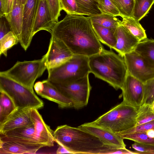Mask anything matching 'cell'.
Masks as SVG:
<instances>
[{
    "instance_id": "18",
    "label": "cell",
    "mask_w": 154,
    "mask_h": 154,
    "mask_svg": "<svg viewBox=\"0 0 154 154\" xmlns=\"http://www.w3.org/2000/svg\"><path fill=\"white\" fill-rule=\"evenodd\" d=\"M46 146L42 144L17 141H0V154H35Z\"/></svg>"
},
{
    "instance_id": "30",
    "label": "cell",
    "mask_w": 154,
    "mask_h": 154,
    "mask_svg": "<svg viewBox=\"0 0 154 154\" xmlns=\"http://www.w3.org/2000/svg\"><path fill=\"white\" fill-rule=\"evenodd\" d=\"M19 41L12 31H10L0 39V55L5 57L7 56V51L14 45L17 44Z\"/></svg>"
},
{
    "instance_id": "8",
    "label": "cell",
    "mask_w": 154,
    "mask_h": 154,
    "mask_svg": "<svg viewBox=\"0 0 154 154\" xmlns=\"http://www.w3.org/2000/svg\"><path fill=\"white\" fill-rule=\"evenodd\" d=\"M89 75L72 81H50L52 84L65 96L71 100L74 108H82L88 104L91 87Z\"/></svg>"
},
{
    "instance_id": "3",
    "label": "cell",
    "mask_w": 154,
    "mask_h": 154,
    "mask_svg": "<svg viewBox=\"0 0 154 154\" xmlns=\"http://www.w3.org/2000/svg\"><path fill=\"white\" fill-rule=\"evenodd\" d=\"M90 72L116 90L121 89L128 71L123 57L104 49L89 57Z\"/></svg>"
},
{
    "instance_id": "38",
    "label": "cell",
    "mask_w": 154,
    "mask_h": 154,
    "mask_svg": "<svg viewBox=\"0 0 154 154\" xmlns=\"http://www.w3.org/2000/svg\"><path fill=\"white\" fill-rule=\"evenodd\" d=\"M136 154H154V145L145 144L135 142L132 145Z\"/></svg>"
},
{
    "instance_id": "13",
    "label": "cell",
    "mask_w": 154,
    "mask_h": 154,
    "mask_svg": "<svg viewBox=\"0 0 154 154\" xmlns=\"http://www.w3.org/2000/svg\"><path fill=\"white\" fill-rule=\"evenodd\" d=\"M38 110L32 109L31 113L32 121L35 126V140L46 146H53L55 142L54 131L44 122Z\"/></svg>"
},
{
    "instance_id": "7",
    "label": "cell",
    "mask_w": 154,
    "mask_h": 154,
    "mask_svg": "<svg viewBox=\"0 0 154 154\" xmlns=\"http://www.w3.org/2000/svg\"><path fill=\"white\" fill-rule=\"evenodd\" d=\"M89 57L74 54L67 62L48 71L50 81H72L89 75Z\"/></svg>"
},
{
    "instance_id": "31",
    "label": "cell",
    "mask_w": 154,
    "mask_h": 154,
    "mask_svg": "<svg viewBox=\"0 0 154 154\" xmlns=\"http://www.w3.org/2000/svg\"><path fill=\"white\" fill-rule=\"evenodd\" d=\"M122 16L132 17L134 0H111Z\"/></svg>"
},
{
    "instance_id": "39",
    "label": "cell",
    "mask_w": 154,
    "mask_h": 154,
    "mask_svg": "<svg viewBox=\"0 0 154 154\" xmlns=\"http://www.w3.org/2000/svg\"><path fill=\"white\" fill-rule=\"evenodd\" d=\"M15 0H0V17H4L12 10Z\"/></svg>"
},
{
    "instance_id": "28",
    "label": "cell",
    "mask_w": 154,
    "mask_h": 154,
    "mask_svg": "<svg viewBox=\"0 0 154 154\" xmlns=\"http://www.w3.org/2000/svg\"><path fill=\"white\" fill-rule=\"evenodd\" d=\"M154 0H134L132 17L140 21L148 13Z\"/></svg>"
},
{
    "instance_id": "16",
    "label": "cell",
    "mask_w": 154,
    "mask_h": 154,
    "mask_svg": "<svg viewBox=\"0 0 154 154\" xmlns=\"http://www.w3.org/2000/svg\"><path fill=\"white\" fill-rule=\"evenodd\" d=\"M57 23L53 19L46 0H41L34 21L32 35L42 30L51 34Z\"/></svg>"
},
{
    "instance_id": "17",
    "label": "cell",
    "mask_w": 154,
    "mask_h": 154,
    "mask_svg": "<svg viewBox=\"0 0 154 154\" xmlns=\"http://www.w3.org/2000/svg\"><path fill=\"white\" fill-rule=\"evenodd\" d=\"M116 43L113 49L123 57L134 50L140 42L121 25L116 28Z\"/></svg>"
},
{
    "instance_id": "2",
    "label": "cell",
    "mask_w": 154,
    "mask_h": 154,
    "mask_svg": "<svg viewBox=\"0 0 154 154\" xmlns=\"http://www.w3.org/2000/svg\"><path fill=\"white\" fill-rule=\"evenodd\" d=\"M53 136L54 141L71 154H107L111 149L117 148L105 144L78 127L66 125L58 126L53 132Z\"/></svg>"
},
{
    "instance_id": "42",
    "label": "cell",
    "mask_w": 154,
    "mask_h": 154,
    "mask_svg": "<svg viewBox=\"0 0 154 154\" xmlns=\"http://www.w3.org/2000/svg\"><path fill=\"white\" fill-rule=\"evenodd\" d=\"M71 153L70 152L66 149L63 146L59 145V146L56 152L57 154L62 153Z\"/></svg>"
},
{
    "instance_id": "19",
    "label": "cell",
    "mask_w": 154,
    "mask_h": 154,
    "mask_svg": "<svg viewBox=\"0 0 154 154\" xmlns=\"http://www.w3.org/2000/svg\"><path fill=\"white\" fill-rule=\"evenodd\" d=\"M42 82L43 89L38 95L57 103L60 108H74L73 102L60 92L48 79L43 80Z\"/></svg>"
},
{
    "instance_id": "32",
    "label": "cell",
    "mask_w": 154,
    "mask_h": 154,
    "mask_svg": "<svg viewBox=\"0 0 154 154\" xmlns=\"http://www.w3.org/2000/svg\"><path fill=\"white\" fill-rule=\"evenodd\" d=\"M118 134L123 139L129 140L141 144L154 145V138L149 137L145 132Z\"/></svg>"
},
{
    "instance_id": "21",
    "label": "cell",
    "mask_w": 154,
    "mask_h": 154,
    "mask_svg": "<svg viewBox=\"0 0 154 154\" xmlns=\"http://www.w3.org/2000/svg\"><path fill=\"white\" fill-rule=\"evenodd\" d=\"M35 126L33 123L29 125L9 130L0 134V135L23 142L40 143L35 140Z\"/></svg>"
},
{
    "instance_id": "40",
    "label": "cell",
    "mask_w": 154,
    "mask_h": 154,
    "mask_svg": "<svg viewBox=\"0 0 154 154\" xmlns=\"http://www.w3.org/2000/svg\"><path fill=\"white\" fill-rule=\"evenodd\" d=\"M4 17H0V39L11 31L10 26L8 25L5 20L3 19Z\"/></svg>"
},
{
    "instance_id": "20",
    "label": "cell",
    "mask_w": 154,
    "mask_h": 154,
    "mask_svg": "<svg viewBox=\"0 0 154 154\" xmlns=\"http://www.w3.org/2000/svg\"><path fill=\"white\" fill-rule=\"evenodd\" d=\"M23 5L18 0H15L12 11L5 16L11 31L20 42L23 20Z\"/></svg>"
},
{
    "instance_id": "45",
    "label": "cell",
    "mask_w": 154,
    "mask_h": 154,
    "mask_svg": "<svg viewBox=\"0 0 154 154\" xmlns=\"http://www.w3.org/2000/svg\"><path fill=\"white\" fill-rule=\"evenodd\" d=\"M152 108L153 110L154 111V102L153 103V104L151 105Z\"/></svg>"
},
{
    "instance_id": "29",
    "label": "cell",
    "mask_w": 154,
    "mask_h": 154,
    "mask_svg": "<svg viewBox=\"0 0 154 154\" xmlns=\"http://www.w3.org/2000/svg\"><path fill=\"white\" fill-rule=\"evenodd\" d=\"M154 119V111L151 105L142 104L138 109L136 126L147 123Z\"/></svg>"
},
{
    "instance_id": "15",
    "label": "cell",
    "mask_w": 154,
    "mask_h": 154,
    "mask_svg": "<svg viewBox=\"0 0 154 154\" xmlns=\"http://www.w3.org/2000/svg\"><path fill=\"white\" fill-rule=\"evenodd\" d=\"M78 127L97 137L106 145L117 148H126L124 139L116 134L88 123L81 125Z\"/></svg>"
},
{
    "instance_id": "10",
    "label": "cell",
    "mask_w": 154,
    "mask_h": 154,
    "mask_svg": "<svg viewBox=\"0 0 154 154\" xmlns=\"http://www.w3.org/2000/svg\"><path fill=\"white\" fill-rule=\"evenodd\" d=\"M41 0H26L23 5V20L20 43L26 51L32 38L33 28L37 13Z\"/></svg>"
},
{
    "instance_id": "25",
    "label": "cell",
    "mask_w": 154,
    "mask_h": 154,
    "mask_svg": "<svg viewBox=\"0 0 154 154\" xmlns=\"http://www.w3.org/2000/svg\"><path fill=\"white\" fill-rule=\"evenodd\" d=\"M0 125L17 108L10 97L0 90Z\"/></svg>"
},
{
    "instance_id": "37",
    "label": "cell",
    "mask_w": 154,
    "mask_h": 154,
    "mask_svg": "<svg viewBox=\"0 0 154 154\" xmlns=\"http://www.w3.org/2000/svg\"><path fill=\"white\" fill-rule=\"evenodd\" d=\"M154 130V119L140 125L136 126L129 129L116 134H122L138 132H145L148 130Z\"/></svg>"
},
{
    "instance_id": "5",
    "label": "cell",
    "mask_w": 154,
    "mask_h": 154,
    "mask_svg": "<svg viewBox=\"0 0 154 154\" xmlns=\"http://www.w3.org/2000/svg\"><path fill=\"white\" fill-rule=\"evenodd\" d=\"M46 53L39 59L30 61H17L9 69L1 72L4 75L33 91L35 80L47 69Z\"/></svg>"
},
{
    "instance_id": "14",
    "label": "cell",
    "mask_w": 154,
    "mask_h": 154,
    "mask_svg": "<svg viewBox=\"0 0 154 154\" xmlns=\"http://www.w3.org/2000/svg\"><path fill=\"white\" fill-rule=\"evenodd\" d=\"M32 109L17 108L0 125V133L32 124L31 116Z\"/></svg>"
},
{
    "instance_id": "33",
    "label": "cell",
    "mask_w": 154,
    "mask_h": 154,
    "mask_svg": "<svg viewBox=\"0 0 154 154\" xmlns=\"http://www.w3.org/2000/svg\"><path fill=\"white\" fill-rule=\"evenodd\" d=\"M97 2L98 8L102 13L120 16L119 11L111 0H98Z\"/></svg>"
},
{
    "instance_id": "22",
    "label": "cell",
    "mask_w": 154,
    "mask_h": 154,
    "mask_svg": "<svg viewBox=\"0 0 154 154\" xmlns=\"http://www.w3.org/2000/svg\"><path fill=\"white\" fill-rule=\"evenodd\" d=\"M120 25L123 26L140 42L147 38L145 30L139 21L133 17L122 16Z\"/></svg>"
},
{
    "instance_id": "46",
    "label": "cell",
    "mask_w": 154,
    "mask_h": 154,
    "mask_svg": "<svg viewBox=\"0 0 154 154\" xmlns=\"http://www.w3.org/2000/svg\"><path fill=\"white\" fill-rule=\"evenodd\" d=\"M95 0L97 2L98 0Z\"/></svg>"
},
{
    "instance_id": "9",
    "label": "cell",
    "mask_w": 154,
    "mask_h": 154,
    "mask_svg": "<svg viewBox=\"0 0 154 154\" xmlns=\"http://www.w3.org/2000/svg\"><path fill=\"white\" fill-rule=\"evenodd\" d=\"M123 57L128 74L143 83L154 77V69L134 50Z\"/></svg>"
},
{
    "instance_id": "36",
    "label": "cell",
    "mask_w": 154,
    "mask_h": 154,
    "mask_svg": "<svg viewBox=\"0 0 154 154\" xmlns=\"http://www.w3.org/2000/svg\"><path fill=\"white\" fill-rule=\"evenodd\" d=\"M46 1L53 19L57 23L61 11L60 0H46Z\"/></svg>"
},
{
    "instance_id": "43",
    "label": "cell",
    "mask_w": 154,
    "mask_h": 154,
    "mask_svg": "<svg viewBox=\"0 0 154 154\" xmlns=\"http://www.w3.org/2000/svg\"><path fill=\"white\" fill-rule=\"evenodd\" d=\"M145 132L149 137L151 138H154V130H148Z\"/></svg>"
},
{
    "instance_id": "1",
    "label": "cell",
    "mask_w": 154,
    "mask_h": 154,
    "mask_svg": "<svg viewBox=\"0 0 154 154\" xmlns=\"http://www.w3.org/2000/svg\"><path fill=\"white\" fill-rule=\"evenodd\" d=\"M51 34L63 42L74 54L89 57L104 49L89 16L67 14L55 24Z\"/></svg>"
},
{
    "instance_id": "26",
    "label": "cell",
    "mask_w": 154,
    "mask_h": 154,
    "mask_svg": "<svg viewBox=\"0 0 154 154\" xmlns=\"http://www.w3.org/2000/svg\"><path fill=\"white\" fill-rule=\"evenodd\" d=\"M78 8V15L88 16L102 14L98 7V2L95 0H75Z\"/></svg>"
},
{
    "instance_id": "23",
    "label": "cell",
    "mask_w": 154,
    "mask_h": 154,
    "mask_svg": "<svg viewBox=\"0 0 154 154\" xmlns=\"http://www.w3.org/2000/svg\"><path fill=\"white\" fill-rule=\"evenodd\" d=\"M92 23L99 41L111 49H113L116 43V29L106 28L96 24Z\"/></svg>"
},
{
    "instance_id": "35",
    "label": "cell",
    "mask_w": 154,
    "mask_h": 154,
    "mask_svg": "<svg viewBox=\"0 0 154 154\" xmlns=\"http://www.w3.org/2000/svg\"><path fill=\"white\" fill-rule=\"evenodd\" d=\"M61 10L67 14H77L78 8L75 0H60Z\"/></svg>"
},
{
    "instance_id": "41",
    "label": "cell",
    "mask_w": 154,
    "mask_h": 154,
    "mask_svg": "<svg viewBox=\"0 0 154 154\" xmlns=\"http://www.w3.org/2000/svg\"><path fill=\"white\" fill-rule=\"evenodd\" d=\"M34 88L36 93L38 94L43 89L44 84L42 81L36 82L34 85Z\"/></svg>"
},
{
    "instance_id": "11",
    "label": "cell",
    "mask_w": 154,
    "mask_h": 154,
    "mask_svg": "<svg viewBox=\"0 0 154 154\" xmlns=\"http://www.w3.org/2000/svg\"><path fill=\"white\" fill-rule=\"evenodd\" d=\"M46 53L48 71L63 64L74 55L63 42L52 36Z\"/></svg>"
},
{
    "instance_id": "34",
    "label": "cell",
    "mask_w": 154,
    "mask_h": 154,
    "mask_svg": "<svg viewBox=\"0 0 154 154\" xmlns=\"http://www.w3.org/2000/svg\"><path fill=\"white\" fill-rule=\"evenodd\" d=\"M143 89L142 104L152 105L154 102V77L143 83Z\"/></svg>"
},
{
    "instance_id": "44",
    "label": "cell",
    "mask_w": 154,
    "mask_h": 154,
    "mask_svg": "<svg viewBox=\"0 0 154 154\" xmlns=\"http://www.w3.org/2000/svg\"><path fill=\"white\" fill-rule=\"evenodd\" d=\"M18 1L23 5L25 3L26 0H18Z\"/></svg>"
},
{
    "instance_id": "6",
    "label": "cell",
    "mask_w": 154,
    "mask_h": 154,
    "mask_svg": "<svg viewBox=\"0 0 154 154\" xmlns=\"http://www.w3.org/2000/svg\"><path fill=\"white\" fill-rule=\"evenodd\" d=\"M0 90L10 97L16 108L38 109L44 106L43 102L34 91L2 74H0Z\"/></svg>"
},
{
    "instance_id": "4",
    "label": "cell",
    "mask_w": 154,
    "mask_h": 154,
    "mask_svg": "<svg viewBox=\"0 0 154 154\" xmlns=\"http://www.w3.org/2000/svg\"><path fill=\"white\" fill-rule=\"evenodd\" d=\"M138 109L122 101L95 121L88 123L115 134L119 133L136 126Z\"/></svg>"
},
{
    "instance_id": "24",
    "label": "cell",
    "mask_w": 154,
    "mask_h": 154,
    "mask_svg": "<svg viewBox=\"0 0 154 154\" xmlns=\"http://www.w3.org/2000/svg\"><path fill=\"white\" fill-rule=\"evenodd\" d=\"M134 50L140 55L147 63L154 69V39L148 38L141 41Z\"/></svg>"
},
{
    "instance_id": "12",
    "label": "cell",
    "mask_w": 154,
    "mask_h": 154,
    "mask_svg": "<svg viewBox=\"0 0 154 154\" xmlns=\"http://www.w3.org/2000/svg\"><path fill=\"white\" fill-rule=\"evenodd\" d=\"M121 90L124 103L137 108L142 105L144 94L143 82L128 73Z\"/></svg>"
},
{
    "instance_id": "27",
    "label": "cell",
    "mask_w": 154,
    "mask_h": 154,
    "mask_svg": "<svg viewBox=\"0 0 154 154\" xmlns=\"http://www.w3.org/2000/svg\"><path fill=\"white\" fill-rule=\"evenodd\" d=\"M89 17L92 23L106 28L116 29L120 25L121 20L111 15L102 13Z\"/></svg>"
}]
</instances>
